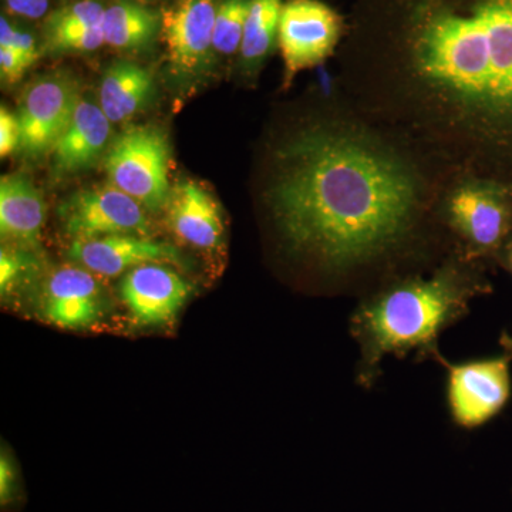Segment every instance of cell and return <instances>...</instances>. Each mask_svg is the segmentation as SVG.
<instances>
[{
	"label": "cell",
	"instance_id": "6da1fadb",
	"mask_svg": "<svg viewBox=\"0 0 512 512\" xmlns=\"http://www.w3.org/2000/svg\"><path fill=\"white\" fill-rule=\"evenodd\" d=\"M265 158L259 202L276 249L325 288L363 296L454 249L437 210L456 168L338 89L276 133Z\"/></svg>",
	"mask_w": 512,
	"mask_h": 512
},
{
	"label": "cell",
	"instance_id": "7a4b0ae2",
	"mask_svg": "<svg viewBox=\"0 0 512 512\" xmlns=\"http://www.w3.org/2000/svg\"><path fill=\"white\" fill-rule=\"evenodd\" d=\"M338 56L353 106L512 187V0H352Z\"/></svg>",
	"mask_w": 512,
	"mask_h": 512
},
{
	"label": "cell",
	"instance_id": "3957f363",
	"mask_svg": "<svg viewBox=\"0 0 512 512\" xmlns=\"http://www.w3.org/2000/svg\"><path fill=\"white\" fill-rule=\"evenodd\" d=\"M494 268L461 252H450L427 274L399 276L360 296L350 316V335L360 349L356 382L372 389L386 356L416 362L441 355V333L470 313V303L493 293Z\"/></svg>",
	"mask_w": 512,
	"mask_h": 512
},
{
	"label": "cell",
	"instance_id": "277c9868",
	"mask_svg": "<svg viewBox=\"0 0 512 512\" xmlns=\"http://www.w3.org/2000/svg\"><path fill=\"white\" fill-rule=\"evenodd\" d=\"M439 221L456 251L497 268L512 238V187L456 170L439 202Z\"/></svg>",
	"mask_w": 512,
	"mask_h": 512
},
{
	"label": "cell",
	"instance_id": "5b68a950",
	"mask_svg": "<svg viewBox=\"0 0 512 512\" xmlns=\"http://www.w3.org/2000/svg\"><path fill=\"white\" fill-rule=\"evenodd\" d=\"M171 148L163 128L130 127L111 143L104 167L110 184L148 211H160L170 200Z\"/></svg>",
	"mask_w": 512,
	"mask_h": 512
},
{
	"label": "cell",
	"instance_id": "8992f818",
	"mask_svg": "<svg viewBox=\"0 0 512 512\" xmlns=\"http://www.w3.org/2000/svg\"><path fill=\"white\" fill-rule=\"evenodd\" d=\"M511 360L503 355L453 363L437 357L446 370L448 413L457 427L478 429L503 413L512 396Z\"/></svg>",
	"mask_w": 512,
	"mask_h": 512
},
{
	"label": "cell",
	"instance_id": "52a82bcc",
	"mask_svg": "<svg viewBox=\"0 0 512 512\" xmlns=\"http://www.w3.org/2000/svg\"><path fill=\"white\" fill-rule=\"evenodd\" d=\"M346 35V18L322 0H285L278 47L284 60V87L338 53Z\"/></svg>",
	"mask_w": 512,
	"mask_h": 512
},
{
	"label": "cell",
	"instance_id": "ba28073f",
	"mask_svg": "<svg viewBox=\"0 0 512 512\" xmlns=\"http://www.w3.org/2000/svg\"><path fill=\"white\" fill-rule=\"evenodd\" d=\"M59 217L74 241L148 232L143 207L113 184L74 192L60 205Z\"/></svg>",
	"mask_w": 512,
	"mask_h": 512
},
{
	"label": "cell",
	"instance_id": "9c48e42d",
	"mask_svg": "<svg viewBox=\"0 0 512 512\" xmlns=\"http://www.w3.org/2000/svg\"><path fill=\"white\" fill-rule=\"evenodd\" d=\"M79 94L72 80L50 76L37 80L23 94L18 117L22 128L20 151L40 157L55 150L72 120Z\"/></svg>",
	"mask_w": 512,
	"mask_h": 512
},
{
	"label": "cell",
	"instance_id": "30bf717a",
	"mask_svg": "<svg viewBox=\"0 0 512 512\" xmlns=\"http://www.w3.org/2000/svg\"><path fill=\"white\" fill-rule=\"evenodd\" d=\"M218 5V0H177L161 12L160 35L175 73L192 76L210 62Z\"/></svg>",
	"mask_w": 512,
	"mask_h": 512
},
{
	"label": "cell",
	"instance_id": "8fae6325",
	"mask_svg": "<svg viewBox=\"0 0 512 512\" xmlns=\"http://www.w3.org/2000/svg\"><path fill=\"white\" fill-rule=\"evenodd\" d=\"M120 295L138 325L161 326L183 309L190 298L191 285L173 269L146 264L124 275Z\"/></svg>",
	"mask_w": 512,
	"mask_h": 512
},
{
	"label": "cell",
	"instance_id": "7c38bea8",
	"mask_svg": "<svg viewBox=\"0 0 512 512\" xmlns=\"http://www.w3.org/2000/svg\"><path fill=\"white\" fill-rule=\"evenodd\" d=\"M67 255L77 266L109 278L126 274L137 266L156 262L184 264L183 255L171 245L138 238L136 235H109L73 241Z\"/></svg>",
	"mask_w": 512,
	"mask_h": 512
},
{
	"label": "cell",
	"instance_id": "4fadbf2b",
	"mask_svg": "<svg viewBox=\"0 0 512 512\" xmlns=\"http://www.w3.org/2000/svg\"><path fill=\"white\" fill-rule=\"evenodd\" d=\"M103 308V289L82 266H63L47 279L42 311L57 328H87L97 322Z\"/></svg>",
	"mask_w": 512,
	"mask_h": 512
},
{
	"label": "cell",
	"instance_id": "5bb4252c",
	"mask_svg": "<svg viewBox=\"0 0 512 512\" xmlns=\"http://www.w3.org/2000/svg\"><path fill=\"white\" fill-rule=\"evenodd\" d=\"M167 217L175 235L200 249L220 247L225 225L217 201L200 185L184 181L171 188Z\"/></svg>",
	"mask_w": 512,
	"mask_h": 512
},
{
	"label": "cell",
	"instance_id": "9a60e30c",
	"mask_svg": "<svg viewBox=\"0 0 512 512\" xmlns=\"http://www.w3.org/2000/svg\"><path fill=\"white\" fill-rule=\"evenodd\" d=\"M111 137V121L100 106L77 100L72 120L53 150V164L60 174H73L92 167L103 157Z\"/></svg>",
	"mask_w": 512,
	"mask_h": 512
},
{
	"label": "cell",
	"instance_id": "2e32d148",
	"mask_svg": "<svg viewBox=\"0 0 512 512\" xmlns=\"http://www.w3.org/2000/svg\"><path fill=\"white\" fill-rule=\"evenodd\" d=\"M46 205L29 177L9 174L0 180V232L20 247H39Z\"/></svg>",
	"mask_w": 512,
	"mask_h": 512
},
{
	"label": "cell",
	"instance_id": "e0dca14e",
	"mask_svg": "<svg viewBox=\"0 0 512 512\" xmlns=\"http://www.w3.org/2000/svg\"><path fill=\"white\" fill-rule=\"evenodd\" d=\"M153 74L127 60L109 66L100 84L99 106L111 123L133 119L153 100Z\"/></svg>",
	"mask_w": 512,
	"mask_h": 512
},
{
	"label": "cell",
	"instance_id": "ac0fdd59",
	"mask_svg": "<svg viewBox=\"0 0 512 512\" xmlns=\"http://www.w3.org/2000/svg\"><path fill=\"white\" fill-rule=\"evenodd\" d=\"M101 30L114 49H146L161 33V13L137 2L117 0L104 10Z\"/></svg>",
	"mask_w": 512,
	"mask_h": 512
},
{
	"label": "cell",
	"instance_id": "d6986e66",
	"mask_svg": "<svg viewBox=\"0 0 512 512\" xmlns=\"http://www.w3.org/2000/svg\"><path fill=\"white\" fill-rule=\"evenodd\" d=\"M285 0H251L244 39H242L241 66L248 77H256L266 59L278 46L279 22Z\"/></svg>",
	"mask_w": 512,
	"mask_h": 512
},
{
	"label": "cell",
	"instance_id": "ffe728a7",
	"mask_svg": "<svg viewBox=\"0 0 512 512\" xmlns=\"http://www.w3.org/2000/svg\"><path fill=\"white\" fill-rule=\"evenodd\" d=\"M251 0H221L214 25V50L221 55H237L244 39Z\"/></svg>",
	"mask_w": 512,
	"mask_h": 512
},
{
	"label": "cell",
	"instance_id": "44dd1931",
	"mask_svg": "<svg viewBox=\"0 0 512 512\" xmlns=\"http://www.w3.org/2000/svg\"><path fill=\"white\" fill-rule=\"evenodd\" d=\"M104 8L96 0H82L56 10L46 20V36L57 35L67 30L94 28L103 20Z\"/></svg>",
	"mask_w": 512,
	"mask_h": 512
},
{
	"label": "cell",
	"instance_id": "7402d4cb",
	"mask_svg": "<svg viewBox=\"0 0 512 512\" xmlns=\"http://www.w3.org/2000/svg\"><path fill=\"white\" fill-rule=\"evenodd\" d=\"M28 494H26L25 481L18 460L12 451L5 446L0 453V510L2 512H19L25 507Z\"/></svg>",
	"mask_w": 512,
	"mask_h": 512
},
{
	"label": "cell",
	"instance_id": "603a6c76",
	"mask_svg": "<svg viewBox=\"0 0 512 512\" xmlns=\"http://www.w3.org/2000/svg\"><path fill=\"white\" fill-rule=\"evenodd\" d=\"M106 43L100 26L67 30L57 35L46 36V46L50 52H93Z\"/></svg>",
	"mask_w": 512,
	"mask_h": 512
},
{
	"label": "cell",
	"instance_id": "cb8c5ba5",
	"mask_svg": "<svg viewBox=\"0 0 512 512\" xmlns=\"http://www.w3.org/2000/svg\"><path fill=\"white\" fill-rule=\"evenodd\" d=\"M0 47H9L30 67L39 59L35 37L25 30L10 25L8 19H0Z\"/></svg>",
	"mask_w": 512,
	"mask_h": 512
},
{
	"label": "cell",
	"instance_id": "d4e9b609",
	"mask_svg": "<svg viewBox=\"0 0 512 512\" xmlns=\"http://www.w3.org/2000/svg\"><path fill=\"white\" fill-rule=\"evenodd\" d=\"M29 269L28 255L3 248L0 252V288H2V293L9 292L13 286L18 285L20 279L28 274Z\"/></svg>",
	"mask_w": 512,
	"mask_h": 512
},
{
	"label": "cell",
	"instance_id": "484cf974",
	"mask_svg": "<svg viewBox=\"0 0 512 512\" xmlns=\"http://www.w3.org/2000/svg\"><path fill=\"white\" fill-rule=\"evenodd\" d=\"M22 143V128H20L18 114L2 107L0 109V156H10L20 150Z\"/></svg>",
	"mask_w": 512,
	"mask_h": 512
},
{
	"label": "cell",
	"instance_id": "4316f807",
	"mask_svg": "<svg viewBox=\"0 0 512 512\" xmlns=\"http://www.w3.org/2000/svg\"><path fill=\"white\" fill-rule=\"evenodd\" d=\"M29 67L9 47H0V72L8 82H18Z\"/></svg>",
	"mask_w": 512,
	"mask_h": 512
},
{
	"label": "cell",
	"instance_id": "83f0119b",
	"mask_svg": "<svg viewBox=\"0 0 512 512\" xmlns=\"http://www.w3.org/2000/svg\"><path fill=\"white\" fill-rule=\"evenodd\" d=\"M6 6L16 15L28 19H40L49 10V0H5Z\"/></svg>",
	"mask_w": 512,
	"mask_h": 512
},
{
	"label": "cell",
	"instance_id": "f1b7e54d",
	"mask_svg": "<svg viewBox=\"0 0 512 512\" xmlns=\"http://www.w3.org/2000/svg\"><path fill=\"white\" fill-rule=\"evenodd\" d=\"M495 264L512 276V238L507 242V245H505L503 251L500 252V255H498Z\"/></svg>",
	"mask_w": 512,
	"mask_h": 512
},
{
	"label": "cell",
	"instance_id": "f546056e",
	"mask_svg": "<svg viewBox=\"0 0 512 512\" xmlns=\"http://www.w3.org/2000/svg\"><path fill=\"white\" fill-rule=\"evenodd\" d=\"M500 346L503 348L504 355L510 356L512 359V336L510 333H501Z\"/></svg>",
	"mask_w": 512,
	"mask_h": 512
}]
</instances>
